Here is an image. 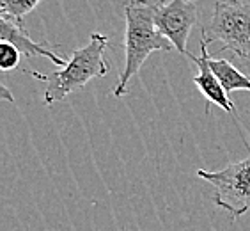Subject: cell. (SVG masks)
Returning <instances> with one entry per match:
<instances>
[{"mask_svg": "<svg viewBox=\"0 0 250 231\" xmlns=\"http://www.w3.org/2000/svg\"><path fill=\"white\" fill-rule=\"evenodd\" d=\"M0 91H2V92H0V96L4 98V100H7V101H9V103H15V96L11 94L9 89H7V87L2 86V87H0Z\"/></svg>", "mask_w": 250, "mask_h": 231, "instance_id": "obj_11", "label": "cell"}, {"mask_svg": "<svg viewBox=\"0 0 250 231\" xmlns=\"http://www.w3.org/2000/svg\"><path fill=\"white\" fill-rule=\"evenodd\" d=\"M154 25L179 53L188 55V38L197 25L201 11L195 0H164L153 4Z\"/></svg>", "mask_w": 250, "mask_h": 231, "instance_id": "obj_5", "label": "cell"}, {"mask_svg": "<svg viewBox=\"0 0 250 231\" xmlns=\"http://www.w3.org/2000/svg\"><path fill=\"white\" fill-rule=\"evenodd\" d=\"M208 41L204 36L201 39V55H192L188 53V57L192 59L193 64L197 66V73L193 77V84L197 87L201 94L206 98V112H209L211 107H220L222 111L231 114L234 112V103L231 101L227 91L222 86L220 78L217 77V73L213 71L211 64H209V53H208Z\"/></svg>", "mask_w": 250, "mask_h": 231, "instance_id": "obj_6", "label": "cell"}, {"mask_svg": "<svg viewBox=\"0 0 250 231\" xmlns=\"http://www.w3.org/2000/svg\"><path fill=\"white\" fill-rule=\"evenodd\" d=\"M197 176L215 190L213 201L218 208L240 219L250 210V153L247 159L227 164L220 171L199 169Z\"/></svg>", "mask_w": 250, "mask_h": 231, "instance_id": "obj_4", "label": "cell"}, {"mask_svg": "<svg viewBox=\"0 0 250 231\" xmlns=\"http://www.w3.org/2000/svg\"><path fill=\"white\" fill-rule=\"evenodd\" d=\"M20 50L11 43H0V69L11 71L20 64Z\"/></svg>", "mask_w": 250, "mask_h": 231, "instance_id": "obj_10", "label": "cell"}, {"mask_svg": "<svg viewBox=\"0 0 250 231\" xmlns=\"http://www.w3.org/2000/svg\"><path fill=\"white\" fill-rule=\"evenodd\" d=\"M125 68L112 94L123 98L128 92L130 80L140 71L153 52H170L174 45L154 25L153 4L149 0H128L125 5Z\"/></svg>", "mask_w": 250, "mask_h": 231, "instance_id": "obj_1", "label": "cell"}, {"mask_svg": "<svg viewBox=\"0 0 250 231\" xmlns=\"http://www.w3.org/2000/svg\"><path fill=\"white\" fill-rule=\"evenodd\" d=\"M213 71L220 78L222 86L227 91V94L232 91H250V77L241 73L234 64H231L227 59H209Z\"/></svg>", "mask_w": 250, "mask_h": 231, "instance_id": "obj_8", "label": "cell"}, {"mask_svg": "<svg viewBox=\"0 0 250 231\" xmlns=\"http://www.w3.org/2000/svg\"><path fill=\"white\" fill-rule=\"evenodd\" d=\"M202 36L250 63V4L243 0L217 2Z\"/></svg>", "mask_w": 250, "mask_h": 231, "instance_id": "obj_3", "label": "cell"}, {"mask_svg": "<svg viewBox=\"0 0 250 231\" xmlns=\"http://www.w3.org/2000/svg\"><path fill=\"white\" fill-rule=\"evenodd\" d=\"M108 48V38L105 34L92 32L85 46L73 50L71 61L57 71L43 75L39 71H32L34 78L46 84L43 94V103L46 107L62 101L71 92L85 87L94 78H103L108 73L110 66L105 59V52Z\"/></svg>", "mask_w": 250, "mask_h": 231, "instance_id": "obj_2", "label": "cell"}, {"mask_svg": "<svg viewBox=\"0 0 250 231\" xmlns=\"http://www.w3.org/2000/svg\"><path fill=\"white\" fill-rule=\"evenodd\" d=\"M0 41L2 43H11L13 46L20 50L21 55L25 57H46L53 64L64 68L66 61L61 55L55 53V48L50 46L48 43H36L25 30L23 22L11 18V16L0 15Z\"/></svg>", "mask_w": 250, "mask_h": 231, "instance_id": "obj_7", "label": "cell"}, {"mask_svg": "<svg viewBox=\"0 0 250 231\" xmlns=\"http://www.w3.org/2000/svg\"><path fill=\"white\" fill-rule=\"evenodd\" d=\"M41 0H0V11L2 15L23 22L29 13H32Z\"/></svg>", "mask_w": 250, "mask_h": 231, "instance_id": "obj_9", "label": "cell"}]
</instances>
